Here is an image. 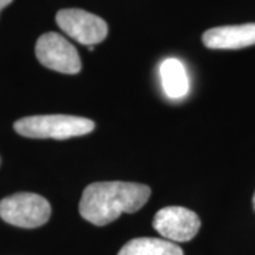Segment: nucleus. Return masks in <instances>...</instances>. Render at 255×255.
<instances>
[{"mask_svg": "<svg viewBox=\"0 0 255 255\" xmlns=\"http://www.w3.org/2000/svg\"><path fill=\"white\" fill-rule=\"evenodd\" d=\"M150 197V187L142 183L97 182L85 187L80 201L82 219L94 226H107L122 213H135Z\"/></svg>", "mask_w": 255, "mask_h": 255, "instance_id": "f257e3e1", "label": "nucleus"}, {"mask_svg": "<svg viewBox=\"0 0 255 255\" xmlns=\"http://www.w3.org/2000/svg\"><path fill=\"white\" fill-rule=\"evenodd\" d=\"M94 121L74 115H34L14 122L18 135L31 139H70L91 133Z\"/></svg>", "mask_w": 255, "mask_h": 255, "instance_id": "f03ea898", "label": "nucleus"}, {"mask_svg": "<svg viewBox=\"0 0 255 255\" xmlns=\"http://www.w3.org/2000/svg\"><path fill=\"white\" fill-rule=\"evenodd\" d=\"M51 216L48 200L36 193H16L0 201V217L11 226L37 228Z\"/></svg>", "mask_w": 255, "mask_h": 255, "instance_id": "7ed1b4c3", "label": "nucleus"}, {"mask_svg": "<svg viewBox=\"0 0 255 255\" xmlns=\"http://www.w3.org/2000/svg\"><path fill=\"white\" fill-rule=\"evenodd\" d=\"M37 60L44 67L63 74H78L81 60L75 47L58 33H46L36 43Z\"/></svg>", "mask_w": 255, "mask_h": 255, "instance_id": "20e7f679", "label": "nucleus"}, {"mask_svg": "<svg viewBox=\"0 0 255 255\" xmlns=\"http://www.w3.org/2000/svg\"><path fill=\"white\" fill-rule=\"evenodd\" d=\"M55 21L67 36L84 46H95L108 34V24L104 18L81 9L60 10Z\"/></svg>", "mask_w": 255, "mask_h": 255, "instance_id": "39448f33", "label": "nucleus"}, {"mask_svg": "<svg viewBox=\"0 0 255 255\" xmlns=\"http://www.w3.org/2000/svg\"><path fill=\"white\" fill-rule=\"evenodd\" d=\"M200 217L186 207L172 206L156 213L153 228L172 243H187L197 236L200 230Z\"/></svg>", "mask_w": 255, "mask_h": 255, "instance_id": "423d86ee", "label": "nucleus"}, {"mask_svg": "<svg viewBox=\"0 0 255 255\" xmlns=\"http://www.w3.org/2000/svg\"><path fill=\"white\" fill-rule=\"evenodd\" d=\"M204 46L213 50H238L255 44V23L223 26L207 30L201 37Z\"/></svg>", "mask_w": 255, "mask_h": 255, "instance_id": "0eeeda50", "label": "nucleus"}, {"mask_svg": "<svg viewBox=\"0 0 255 255\" xmlns=\"http://www.w3.org/2000/svg\"><path fill=\"white\" fill-rule=\"evenodd\" d=\"M159 74L162 80L164 94L170 100H182L190 88L189 75L184 64L177 58H167L159 67Z\"/></svg>", "mask_w": 255, "mask_h": 255, "instance_id": "6e6552de", "label": "nucleus"}, {"mask_svg": "<svg viewBox=\"0 0 255 255\" xmlns=\"http://www.w3.org/2000/svg\"><path fill=\"white\" fill-rule=\"evenodd\" d=\"M118 255H184L183 250L172 241L162 238L142 237L128 241Z\"/></svg>", "mask_w": 255, "mask_h": 255, "instance_id": "1a4fd4ad", "label": "nucleus"}, {"mask_svg": "<svg viewBox=\"0 0 255 255\" xmlns=\"http://www.w3.org/2000/svg\"><path fill=\"white\" fill-rule=\"evenodd\" d=\"M11 1H13V0H0V11L4 9L6 6H9Z\"/></svg>", "mask_w": 255, "mask_h": 255, "instance_id": "9d476101", "label": "nucleus"}, {"mask_svg": "<svg viewBox=\"0 0 255 255\" xmlns=\"http://www.w3.org/2000/svg\"><path fill=\"white\" fill-rule=\"evenodd\" d=\"M253 204H254V210H255V193H254V199H253Z\"/></svg>", "mask_w": 255, "mask_h": 255, "instance_id": "9b49d317", "label": "nucleus"}]
</instances>
